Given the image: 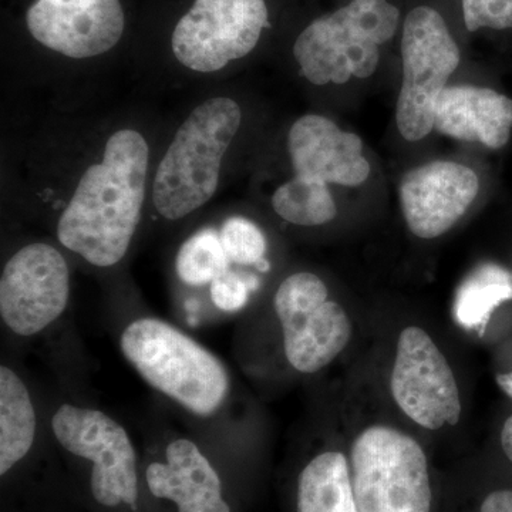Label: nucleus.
Returning <instances> with one entry per match:
<instances>
[{"instance_id": "23", "label": "nucleus", "mask_w": 512, "mask_h": 512, "mask_svg": "<svg viewBox=\"0 0 512 512\" xmlns=\"http://www.w3.org/2000/svg\"><path fill=\"white\" fill-rule=\"evenodd\" d=\"M467 30L512 29V0H463Z\"/></svg>"}, {"instance_id": "17", "label": "nucleus", "mask_w": 512, "mask_h": 512, "mask_svg": "<svg viewBox=\"0 0 512 512\" xmlns=\"http://www.w3.org/2000/svg\"><path fill=\"white\" fill-rule=\"evenodd\" d=\"M296 512H360L345 454L322 451L302 467L296 481Z\"/></svg>"}, {"instance_id": "2", "label": "nucleus", "mask_w": 512, "mask_h": 512, "mask_svg": "<svg viewBox=\"0 0 512 512\" xmlns=\"http://www.w3.org/2000/svg\"><path fill=\"white\" fill-rule=\"evenodd\" d=\"M150 148L138 131L114 133L57 221V241L87 265L110 269L130 251L143 217Z\"/></svg>"}, {"instance_id": "25", "label": "nucleus", "mask_w": 512, "mask_h": 512, "mask_svg": "<svg viewBox=\"0 0 512 512\" xmlns=\"http://www.w3.org/2000/svg\"><path fill=\"white\" fill-rule=\"evenodd\" d=\"M501 446H503L505 456L512 463V416L505 421L503 431H501Z\"/></svg>"}, {"instance_id": "8", "label": "nucleus", "mask_w": 512, "mask_h": 512, "mask_svg": "<svg viewBox=\"0 0 512 512\" xmlns=\"http://www.w3.org/2000/svg\"><path fill=\"white\" fill-rule=\"evenodd\" d=\"M72 272L66 256L49 242L16 249L0 275V322L18 343L49 338L66 319Z\"/></svg>"}, {"instance_id": "3", "label": "nucleus", "mask_w": 512, "mask_h": 512, "mask_svg": "<svg viewBox=\"0 0 512 512\" xmlns=\"http://www.w3.org/2000/svg\"><path fill=\"white\" fill-rule=\"evenodd\" d=\"M47 430L97 510L144 512L143 454L123 421L63 382L43 389Z\"/></svg>"}, {"instance_id": "19", "label": "nucleus", "mask_w": 512, "mask_h": 512, "mask_svg": "<svg viewBox=\"0 0 512 512\" xmlns=\"http://www.w3.org/2000/svg\"><path fill=\"white\" fill-rule=\"evenodd\" d=\"M272 207L282 220L298 227H320L338 215L328 184L299 175L275 191Z\"/></svg>"}, {"instance_id": "20", "label": "nucleus", "mask_w": 512, "mask_h": 512, "mask_svg": "<svg viewBox=\"0 0 512 512\" xmlns=\"http://www.w3.org/2000/svg\"><path fill=\"white\" fill-rule=\"evenodd\" d=\"M220 228L204 227L185 239L174 259L178 282L185 288L207 289L218 276L231 269Z\"/></svg>"}, {"instance_id": "24", "label": "nucleus", "mask_w": 512, "mask_h": 512, "mask_svg": "<svg viewBox=\"0 0 512 512\" xmlns=\"http://www.w3.org/2000/svg\"><path fill=\"white\" fill-rule=\"evenodd\" d=\"M480 512H512V490H498L488 494Z\"/></svg>"}, {"instance_id": "27", "label": "nucleus", "mask_w": 512, "mask_h": 512, "mask_svg": "<svg viewBox=\"0 0 512 512\" xmlns=\"http://www.w3.org/2000/svg\"><path fill=\"white\" fill-rule=\"evenodd\" d=\"M511 279H512V271H511Z\"/></svg>"}, {"instance_id": "16", "label": "nucleus", "mask_w": 512, "mask_h": 512, "mask_svg": "<svg viewBox=\"0 0 512 512\" xmlns=\"http://www.w3.org/2000/svg\"><path fill=\"white\" fill-rule=\"evenodd\" d=\"M434 130L444 136L501 148L512 130V100L487 87L447 86L437 100Z\"/></svg>"}, {"instance_id": "5", "label": "nucleus", "mask_w": 512, "mask_h": 512, "mask_svg": "<svg viewBox=\"0 0 512 512\" xmlns=\"http://www.w3.org/2000/svg\"><path fill=\"white\" fill-rule=\"evenodd\" d=\"M400 10L387 0H352L313 20L293 46L302 74L316 86L345 84L376 72L379 46L399 28Z\"/></svg>"}, {"instance_id": "15", "label": "nucleus", "mask_w": 512, "mask_h": 512, "mask_svg": "<svg viewBox=\"0 0 512 512\" xmlns=\"http://www.w3.org/2000/svg\"><path fill=\"white\" fill-rule=\"evenodd\" d=\"M288 151L299 177L359 187L370 174L360 137L340 130L338 124L319 114H306L293 123Z\"/></svg>"}, {"instance_id": "11", "label": "nucleus", "mask_w": 512, "mask_h": 512, "mask_svg": "<svg viewBox=\"0 0 512 512\" xmlns=\"http://www.w3.org/2000/svg\"><path fill=\"white\" fill-rule=\"evenodd\" d=\"M268 19L265 0H195L175 26L174 56L194 72H218L255 49Z\"/></svg>"}, {"instance_id": "22", "label": "nucleus", "mask_w": 512, "mask_h": 512, "mask_svg": "<svg viewBox=\"0 0 512 512\" xmlns=\"http://www.w3.org/2000/svg\"><path fill=\"white\" fill-rule=\"evenodd\" d=\"M259 288L261 279L255 272H247L232 266L218 276L208 288V308L212 320L244 312Z\"/></svg>"}, {"instance_id": "21", "label": "nucleus", "mask_w": 512, "mask_h": 512, "mask_svg": "<svg viewBox=\"0 0 512 512\" xmlns=\"http://www.w3.org/2000/svg\"><path fill=\"white\" fill-rule=\"evenodd\" d=\"M222 247L234 268L255 269L258 274H268V239L254 221L245 217H229L220 227Z\"/></svg>"}, {"instance_id": "14", "label": "nucleus", "mask_w": 512, "mask_h": 512, "mask_svg": "<svg viewBox=\"0 0 512 512\" xmlns=\"http://www.w3.org/2000/svg\"><path fill=\"white\" fill-rule=\"evenodd\" d=\"M480 181L466 165L433 161L404 174L400 202L407 227L433 239L450 231L476 200Z\"/></svg>"}, {"instance_id": "9", "label": "nucleus", "mask_w": 512, "mask_h": 512, "mask_svg": "<svg viewBox=\"0 0 512 512\" xmlns=\"http://www.w3.org/2000/svg\"><path fill=\"white\" fill-rule=\"evenodd\" d=\"M350 461L360 512L431 511L429 466L413 437L393 427H369L353 443Z\"/></svg>"}, {"instance_id": "18", "label": "nucleus", "mask_w": 512, "mask_h": 512, "mask_svg": "<svg viewBox=\"0 0 512 512\" xmlns=\"http://www.w3.org/2000/svg\"><path fill=\"white\" fill-rule=\"evenodd\" d=\"M511 299L510 272L500 265H478L458 288L454 316L464 329L483 335L495 309Z\"/></svg>"}, {"instance_id": "26", "label": "nucleus", "mask_w": 512, "mask_h": 512, "mask_svg": "<svg viewBox=\"0 0 512 512\" xmlns=\"http://www.w3.org/2000/svg\"><path fill=\"white\" fill-rule=\"evenodd\" d=\"M495 379H497L498 386H500L501 389H503L504 392L512 399V372L497 375Z\"/></svg>"}, {"instance_id": "7", "label": "nucleus", "mask_w": 512, "mask_h": 512, "mask_svg": "<svg viewBox=\"0 0 512 512\" xmlns=\"http://www.w3.org/2000/svg\"><path fill=\"white\" fill-rule=\"evenodd\" d=\"M282 360L291 372L319 373L348 346L352 323L343 306L329 299V289L313 272L286 276L272 296Z\"/></svg>"}, {"instance_id": "1", "label": "nucleus", "mask_w": 512, "mask_h": 512, "mask_svg": "<svg viewBox=\"0 0 512 512\" xmlns=\"http://www.w3.org/2000/svg\"><path fill=\"white\" fill-rule=\"evenodd\" d=\"M110 322L128 366L212 454L224 451L238 427L237 382L227 363L160 316L116 313Z\"/></svg>"}, {"instance_id": "10", "label": "nucleus", "mask_w": 512, "mask_h": 512, "mask_svg": "<svg viewBox=\"0 0 512 512\" xmlns=\"http://www.w3.org/2000/svg\"><path fill=\"white\" fill-rule=\"evenodd\" d=\"M403 82L396 107L400 134L420 141L434 130L437 100L460 64V49L446 20L429 6L407 15L402 37Z\"/></svg>"}, {"instance_id": "13", "label": "nucleus", "mask_w": 512, "mask_h": 512, "mask_svg": "<svg viewBox=\"0 0 512 512\" xmlns=\"http://www.w3.org/2000/svg\"><path fill=\"white\" fill-rule=\"evenodd\" d=\"M26 25L47 49L89 59L120 42L126 18L120 0H36L26 13Z\"/></svg>"}, {"instance_id": "4", "label": "nucleus", "mask_w": 512, "mask_h": 512, "mask_svg": "<svg viewBox=\"0 0 512 512\" xmlns=\"http://www.w3.org/2000/svg\"><path fill=\"white\" fill-rule=\"evenodd\" d=\"M241 121V107L228 97H215L192 110L175 133L154 178V208L163 220H184L214 197L222 160Z\"/></svg>"}, {"instance_id": "12", "label": "nucleus", "mask_w": 512, "mask_h": 512, "mask_svg": "<svg viewBox=\"0 0 512 512\" xmlns=\"http://www.w3.org/2000/svg\"><path fill=\"white\" fill-rule=\"evenodd\" d=\"M390 389L402 412L424 429L460 421L463 407L456 377L426 330L409 326L400 333Z\"/></svg>"}, {"instance_id": "6", "label": "nucleus", "mask_w": 512, "mask_h": 512, "mask_svg": "<svg viewBox=\"0 0 512 512\" xmlns=\"http://www.w3.org/2000/svg\"><path fill=\"white\" fill-rule=\"evenodd\" d=\"M144 494L171 512H234L215 456L163 413L144 426Z\"/></svg>"}]
</instances>
